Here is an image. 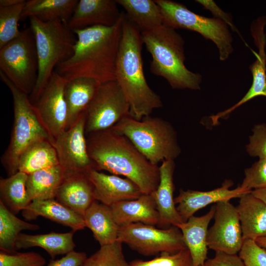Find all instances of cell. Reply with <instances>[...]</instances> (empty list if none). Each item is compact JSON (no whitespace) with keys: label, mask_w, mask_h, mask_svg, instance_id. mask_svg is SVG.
<instances>
[{"label":"cell","mask_w":266,"mask_h":266,"mask_svg":"<svg viewBox=\"0 0 266 266\" xmlns=\"http://www.w3.org/2000/svg\"><path fill=\"white\" fill-rule=\"evenodd\" d=\"M123 12L111 27L95 26L73 31L76 35L73 54L55 71L70 81L80 77L100 83L116 80V62L122 35Z\"/></svg>","instance_id":"6da1fadb"},{"label":"cell","mask_w":266,"mask_h":266,"mask_svg":"<svg viewBox=\"0 0 266 266\" xmlns=\"http://www.w3.org/2000/svg\"><path fill=\"white\" fill-rule=\"evenodd\" d=\"M88 154L98 171L125 176L143 194H151L160 182L158 165L151 163L125 135L112 128L87 134Z\"/></svg>","instance_id":"7a4b0ae2"},{"label":"cell","mask_w":266,"mask_h":266,"mask_svg":"<svg viewBox=\"0 0 266 266\" xmlns=\"http://www.w3.org/2000/svg\"><path fill=\"white\" fill-rule=\"evenodd\" d=\"M141 33L123 12L122 35L115 69L116 81L130 105V116L137 120L163 106L161 97L147 82L143 67Z\"/></svg>","instance_id":"3957f363"},{"label":"cell","mask_w":266,"mask_h":266,"mask_svg":"<svg viewBox=\"0 0 266 266\" xmlns=\"http://www.w3.org/2000/svg\"><path fill=\"white\" fill-rule=\"evenodd\" d=\"M141 35L152 57V73L165 79L173 89L200 90L202 76L186 67L185 41L175 29L163 25Z\"/></svg>","instance_id":"277c9868"},{"label":"cell","mask_w":266,"mask_h":266,"mask_svg":"<svg viewBox=\"0 0 266 266\" xmlns=\"http://www.w3.org/2000/svg\"><path fill=\"white\" fill-rule=\"evenodd\" d=\"M34 33L38 59V73L35 87L29 96L34 103L46 86L56 67L73 54L77 38L68 23L60 19L43 22L29 18Z\"/></svg>","instance_id":"5b68a950"},{"label":"cell","mask_w":266,"mask_h":266,"mask_svg":"<svg viewBox=\"0 0 266 266\" xmlns=\"http://www.w3.org/2000/svg\"><path fill=\"white\" fill-rule=\"evenodd\" d=\"M112 128L127 137L154 165L174 160L181 153L174 128L162 118L148 115L137 120L129 115Z\"/></svg>","instance_id":"8992f818"},{"label":"cell","mask_w":266,"mask_h":266,"mask_svg":"<svg viewBox=\"0 0 266 266\" xmlns=\"http://www.w3.org/2000/svg\"><path fill=\"white\" fill-rule=\"evenodd\" d=\"M1 80L10 91L13 99L14 119L9 145L1 157L8 176L18 171L19 158L32 143L41 139L54 140L40 122L29 96L17 88L0 71Z\"/></svg>","instance_id":"52a82bcc"},{"label":"cell","mask_w":266,"mask_h":266,"mask_svg":"<svg viewBox=\"0 0 266 266\" xmlns=\"http://www.w3.org/2000/svg\"><path fill=\"white\" fill-rule=\"evenodd\" d=\"M160 7L163 25L173 29L196 32L214 43L219 59L224 61L233 51L229 27L223 21L192 12L184 4L171 0H155Z\"/></svg>","instance_id":"ba28073f"},{"label":"cell","mask_w":266,"mask_h":266,"mask_svg":"<svg viewBox=\"0 0 266 266\" xmlns=\"http://www.w3.org/2000/svg\"><path fill=\"white\" fill-rule=\"evenodd\" d=\"M38 66L35 36L30 27L0 48V71L29 96L35 87Z\"/></svg>","instance_id":"9c48e42d"},{"label":"cell","mask_w":266,"mask_h":266,"mask_svg":"<svg viewBox=\"0 0 266 266\" xmlns=\"http://www.w3.org/2000/svg\"><path fill=\"white\" fill-rule=\"evenodd\" d=\"M117 241L146 256L160 252L174 253L187 248L180 230L174 226L166 229L141 223L122 226Z\"/></svg>","instance_id":"30bf717a"},{"label":"cell","mask_w":266,"mask_h":266,"mask_svg":"<svg viewBox=\"0 0 266 266\" xmlns=\"http://www.w3.org/2000/svg\"><path fill=\"white\" fill-rule=\"evenodd\" d=\"M130 105L116 80L101 83L85 111V133L112 128L130 115Z\"/></svg>","instance_id":"8fae6325"},{"label":"cell","mask_w":266,"mask_h":266,"mask_svg":"<svg viewBox=\"0 0 266 266\" xmlns=\"http://www.w3.org/2000/svg\"><path fill=\"white\" fill-rule=\"evenodd\" d=\"M86 116L85 112L69 129L60 133L55 139L54 146L59 165L65 173H86L95 169L87 150L85 136Z\"/></svg>","instance_id":"7c38bea8"},{"label":"cell","mask_w":266,"mask_h":266,"mask_svg":"<svg viewBox=\"0 0 266 266\" xmlns=\"http://www.w3.org/2000/svg\"><path fill=\"white\" fill-rule=\"evenodd\" d=\"M67 81L54 70L39 98L33 104L40 122L54 140L66 128L64 89Z\"/></svg>","instance_id":"4fadbf2b"},{"label":"cell","mask_w":266,"mask_h":266,"mask_svg":"<svg viewBox=\"0 0 266 266\" xmlns=\"http://www.w3.org/2000/svg\"><path fill=\"white\" fill-rule=\"evenodd\" d=\"M215 205L214 222L207 233L208 248L215 252L237 254L244 242L237 209L230 200Z\"/></svg>","instance_id":"5bb4252c"},{"label":"cell","mask_w":266,"mask_h":266,"mask_svg":"<svg viewBox=\"0 0 266 266\" xmlns=\"http://www.w3.org/2000/svg\"><path fill=\"white\" fill-rule=\"evenodd\" d=\"M91 182L96 200L107 205L138 198L142 192L134 182L118 175H108L92 169L86 173Z\"/></svg>","instance_id":"9a60e30c"},{"label":"cell","mask_w":266,"mask_h":266,"mask_svg":"<svg viewBox=\"0 0 266 266\" xmlns=\"http://www.w3.org/2000/svg\"><path fill=\"white\" fill-rule=\"evenodd\" d=\"M118 5L114 0H80L68 25L72 31L95 26H112L122 16Z\"/></svg>","instance_id":"2e32d148"},{"label":"cell","mask_w":266,"mask_h":266,"mask_svg":"<svg viewBox=\"0 0 266 266\" xmlns=\"http://www.w3.org/2000/svg\"><path fill=\"white\" fill-rule=\"evenodd\" d=\"M233 184L232 181L226 180L221 187L208 191L181 189L179 195L174 198L175 203L177 204V210L184 222H186L197 211L209 204L240 198L244 194L251 192L240 186L231 189Z\"/></svg>","instance_id":"e0dca14e"},{"label":"cell","mask_w":266,"mask_h":266,"mask_svg":"<svg viewBox=\"0 0 266 266\" xmlns=\"http://www.w3.org/2000/svg\"><path fill=\"white\" fill-rule=\"evenodd\" d=\"M175 166L174 160L162 162L159 166V184L156 191L151 194L159 215L158 226L161 228L177 226L185 222L177 210L173 198Z\"/></svg>","instance_id":"ac0fdd59"},{"label":"cell","mask_w":266,"mask_h":266,"mask_svg":"<svg viewBox=\"0 0 266 266\" xmlns=\"http://www.w3.org/2000/svg\"><path fill=\"white\" fill-rule=\"evenodd\" d=\"M55 199L83 217L96 200L92 184L86 173L80 172L65 173Z\"/></svg>","instance_id":"d6986e66"},{"label":"cell","mask_w":266,"mask_h":266,"mask_svg":"<svg viewBox=\"0 0 266 266\" xmlns=\"http://www.w3.org/2000/svg\"><path fill=\"white\" fill-rule=\"evenodd\" d=\"M266 26L265 22L257 21L252 23L251 26V35L258 49V53L253 51L256 59L249 67L252 74V83L249 90L238 102L223 111V113L225 116L254 98L258 96L266 97Z\"/></svg>","instance_id":"ffe728a7"},{"label":"cell","mask_w":266,"mask_h":266,"mask_svg":"<svg viewBox=\"0 0 266 266\" xmlns=\"http://www.w3.org/2000/svg\"><path fill=\"white\" fill-rule=\"evenodd\" d=\"M113 217L119 226L141 223L158 225L159 215L152 194H142L138 198L116 202L110 206Z\"/></svg>","instance_id":"44dd1931"},{"label":"cell","mask_w":266,"mask_h":266,"mask_svg":"<svg viewBox=\"0 0 266 266\" xmlns=\"http://www.w3.org/2000/svg\"><path fill=\"white\" fill-rule=\"evenodd\" d=\"M215 211V205H213L205 214L201 216L193 215L176 226L180 230L183 241L190 251L193 266L203 265L206 260L208 227Z\"/></svg>","instance_id":"7402d4cb"},{"label":"cell","mask_w":266,"mask_h":266,"mask_svg":"<svg viewBox=\"0 0 266 266\" xmlns=\"http://www.w3.org/2000/svg\"><path fill=\"white\" fill-rule=\"evenodd\" d=\"M251 192L240 198L236 207L244 240L266 236V203Z\"/></svg>","instance_id":"603a6c76"},{"label":"cell","mask_w":266,"mask_h":266,"mask_svg":"<svg viewBox=\"0 0 266 266\" xmlns=\"http://www.w3.org/2000/svg\"><path fill=\"white\" fill-rule=\"evenodd\" d=\"M22 215L28 221L42 216L68 227L74 232L86 227L83 216L55 199L34 200L22 211Z\"/></svg>","instance_id":"cb8c5ba5"},{"label":"cell","mask_w":266,"mask_h":266,"mask_svg":"<svg viewBox=\"0 0 266 266\" xmlns=\"http://www.w3.org/2000/svg\"><path fill=\"white\" fill-rule=\"evenodd\" d=\"M101 83L86 77L68 81L64 89L67 107L66 130L69 129L85 112Z\"/></svg>","instance_id":"d4e9b609"},{"label":"cell","mask_w":266,"mask_h":266,"mask_svg":"<svg viewBox=\"0 0 266 266\" xmlns=\"http://www.w3.org/2000/svg\"><path fill=\"white\" fill-rule=\"evenodd\" d=\"M83 218L86 227L91 230L100 246L117 241L120 227L114 219L110 206L95 200L86 210Z\"/></svg>","instance_id":"484cf974"},{"label":"cell","mask_w":266,"mask_h":266,"mask_svg":"<svg viewBox=\"0 0 266 266\" xmlns=\"http://www.w3.org/2000/svg\"><path fill=\"white\" fill-rule=\"evenodd\" d=\"M74 231L65 233L52 232L46 234H28L20 233L15 243L16 249L39 247L52 259L57 255L66 254L73 250Z\"/></svg>","instance_id":"4316f807"},{"label":"cell","mask_w":266,"mask_h":266,"mask_svg":"<svg viewBox=\"0 0 266 266\" xmlns=\"http://www.w3.org/2000/svg\"><path fill=\"white\" fill-rule=\"evenodd\" d=\"M65 174L59 165L28 175L26 190L30 200L55 199Z\"/></svg>","instance_id":"83f0119b"},{"label":"cell","mask_w":266,"mask_h":266,"mask_svg":"<svg viewBox=\"0 0 266 266\" xmlns=\"http://www.w3.org/2000/svg\"><path fill=\"white\" fill-rule=\"evenodd\" d=\"M78 0H29L26 1L21 20L35 17L43 22L57 19L68 23Z\"/></svg>","instance_id":"f1b7e54d"},{"label":"cell","mask_w":266,"mask_h":266,"mask_svg":"<svg viewBox=\"0 0 266 266\" xmlns=\"http://www.w3.org/2000/svg\"><path fill=\"white\" fill-rule=\"evenodd\" d=\"M126 10L127 17L141 33L153 30L163 25L158 5L152 0H116Z\"/></svg>","instance_id":"f546056e"},{"label":"cell","mask_w":266,"mask_h":266,"mask_svg":"<svg viewBox=\"0 0 266 266\" xmlns=\"http://www.w3.org/2000/svg\"><path fill=\"white\" fill-rule=\"evenodd\" d=\"M59 165L56 151L47 139L37 140L30 145L21 155L18 171L28 175L35 171Z\"/></svg>","instance_id":"4dcf8cb0"},{"label":"cell","mask_w":266,"mask_h":266,"mask_svg":"<svg viewBox=\"0 0 266 266\" xmlns=\"http://www.w3.org/2000/svg\"><path fill=\"white\" fill-rule=\"evenodd\" d=\"M27 177L28 174L18 171L0 179V201L14 214L24 210L31 202L26 190Z\"/></svg>","instance_id":"1f68e13d"},{"label":"cell","mask_w":266,"mask_h":266,"mask_svg":"<svg viewBox=\"0 0 266 266\" xmlns=\"http://www.w3.org/2000/svg\"><path fill=\"white\" fill-rule=\"evenodd\" d=\"M39 227L23 221L15 216L0 201V249L6 252H15V243L23 230H37Z\"/></svg>","instance_id":"d6a6232c"},{"label":"cell","mask_w":266,"mask_h":266,"mask_svg":"<svg viewBox=\"0 0 266 266\" xmlns=\"http://www.w3.org/2000/svg\"><path fill=\"white\" fill-rule=\"evenodd\" d=\"M26 1L12 6H0V48L20 35L18 22Z\"/></svg>","instance_id":"836d02e7"},{"label":"cell","mask_w":266,"mask_h":266,"mask_svg":"<svg viewBox=\"0 0 266 266\" xmlns=\"http://www.w3.org/2000/svg\"><path fill=\"white\" fill-rule=\"evenodd\" d=\"M83 266H129L125 259L122 243L100 246L94 254L87 258Z\"/></svg>","instance_id":"e575fe53"},{"label":"cell","mask_w":266,"mask_h":266,"mask_svg":"<svg viewBox=\"0 0 266 266\" xmlns=\"http://www.w3.org/2000/svg\"><path fill=\"white\" fill-rule=\"evenodd\" d=\"M129 266H193L190 251L187 248L174 253H162L160 257L149 261L135 260Z\"/></svg>","instance_id":"d590c367"},{"label":"cell","mask_w":266,"mask_h":266,"mask_svg":"<svg viewBox=\"0 0 266 266\" xmlns=\"http://www.w3.org/2000/svg\"><path fill=\"white\" fill-rule=\"evenodd\" d=\"M244 178L240 185L242 188L251 191L266 187V158H260L251 166L244 170Z\"/></svg>","instance_id":"8d00e7d4"},{"label":"cell","mask_w":266,"mask_h":266,"mask_svg":"<svg viewBox=\"0 0 266 266\" xmlns=\"http://www.w3.org/2000/svg\"><path fill=\"white\" fill-rule=\"evenodd\" d=\"M45 264L44 258L36 253L0 252V266H43Z\"/></svg>","instance_id":"74e56055"},{"label":"cell","mask_w":266,"mask_h":266,"mask_svg":"<svg viewBox=\"0 0 266 266\" xmlns=\"http://www.w3.org/2000/svg\"><path fill=\"white\" fill-rule=\"evenodd\" d=\"M238 256L245 266H266V250L255 240H244Z\"/></svg>","instance_id":"f35d334b"},{"label":"cell","mask_w":266,"mask_h":266,"mask_svg":"<svg viewBox=\"0 0 266 266\" xmlns=\"http://www.w3.org/2000/svg\"><path fill=\"white\" fill-rule=\"evenodd\" d=\"M253 134L249 136V142L246 145V151L252 157L266 158V124L255 125Z\"/></svg>","instance_id":"ab89813d"},{"label":"cell","mask_w":266,"mask_h":266,"mask_svg":"<svg viewBox=\"0 0 266 266\" xmlns=\"http://www.w3.org/2000/svg\"><path fill=\"white\" fill-rule=\"evenodd\" d=\"M196 1L201 4L205 9L210 11L213 15V18L223 21L233 31L239 34L237 29L233 22L232 15L221 9L213 0H197Z\"/></svg>","instance_id":"60d3db41"},{"label":"cell","mask_w":266,"mask_h":266,"mask_svg":"<svg viewBox=\"0 0 266 266\" xmlns=\"http://www.w3.org/2000/svg\"><path fill=\"white\" fill-rule=\"evenodd\" d=\"M206 266H245L237 254H229L221 252H215L214 257L206 260Z\"/></svg>","instance_id":"b9f144b4"},{"label":"cell","mask_w":266,"mask_h":266,"mask_svg":"<svg viewBox=\"0 0 266 266\" xmlns=\"http://www.w3.org/2000/svg\"><path fill=\"white\" fill-rule=\"evenodd\" d=\"M87 258L85 252L73 250L60 259L51 260L47 266H83Z\"/></svg>","instance_id":"7bdbcfd3"},{"label":"cell","mask_w":266,"mask_h":266,"mask_svg":"<svg viewBox=\"0 0 266 266\" xmlns=\"http://www.w3.org/2000/svg\"><path fill=\"white\" fill-rule=\"evenodd\" d=\"M251 193L256 197L260 199L266 203V187L263 189L254 190Z\"/></svg>","instance_id":"ee69618b"},{"label":"cell","mask_w":266,"mask_h":266,"mask_svg":"<svg viewBox=\"0 0 266 266\" xmlns=\"http://www.w3.org/2000/svg\"><path fill=\"white\" fill-rule=\"evenodd\" d=\"M26 1L25 0H0V6H12L25 2Z\"/></svg>","instance_id":"f6af8a7d"},{"label":"cell","mask_w":266,"mask_h":266,"mask_svg":"<svg viewBox=\"0 0 266 266\" xmlns=\"http://www.w3.org/2000/svg\"><path fill=\"white\" fill-rule=\"evenodd\" d=\"M257 243L266 250V236L259 237L255 240Z\"/></svg>","instance_id":"bcb514c9"},{"label":"cell","mask_w":266,"mask_h":266,"mask_svg":"<svg viewBox=\"0 0 266 266\" xmlns=\"http://www.w3.org/2000/svg\"><path fill=\"white\" fill-rule=\"evenodd\" d=\"M200 266H206L204 264Z\"/></svg>","instance_id":"7dc6e473"}]
</instances>
